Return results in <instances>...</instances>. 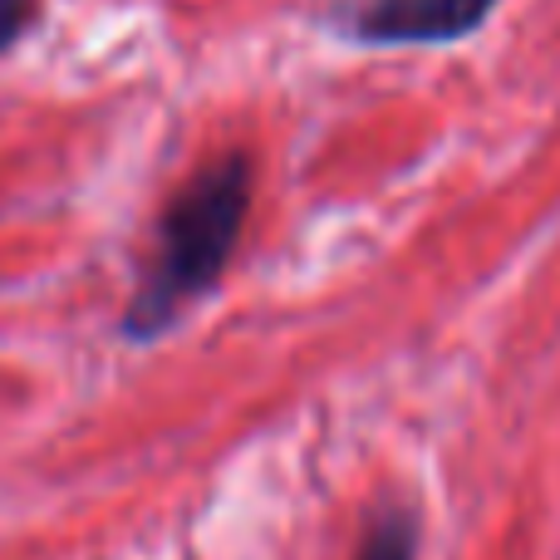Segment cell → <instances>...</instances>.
<instances>
[{"instance_id": "obj_1", "label": "cell", "mask_w": 560, "mask_h": 560, "mask_svg": "<svg viewBox=\"0 0 560 560\" xmlns=\"http://www.w3.org/2000/svg\"><path fill=\"white\" fill-rule=\"evenodd\" d=\"M246 207H252V163L242 153H226L187 177L158 222L153 266L124 315L128 335H163L197 295L217 285V276L232 261L236 236H242Z\"/></svg>"}, {"instance_id": "obj_3", "label": "cell", "mask_w": 560, "mask_h": 560, "mask_svg": "<svg viewBox=\"0 0 560 560\" xmlns=\"http://www.w3.org/2000/svg\"><path fill=\"white\" fill-rule=\"evenodd\" d=\"M418 551V532H413V522L408 516H384V522L369 532V541L359 546V556L354 560H413Z\"/></svg>"}, {"instance_id": "obj_4", "label": "cell", "mask_w": 560, "mask_h": 560, "mask_svg": "<svg viewBox=\"0 0 560 560\" xmlns=\"http://www.w3.org/2000/svg\"><path fill=\"white\" fill-rule=\"evenodd\" d=\"M35 15H39V0H0V55L25 39V30L35 25Z\"/></svg>"}, {"instance_id": "obj_2", "label": "cell", "mask_w": 560, "mask_h": 560, "mask_svg": "<svg viewBox=\"0 0 560 560\" xmlns=\"http://www.w3.org/2000/svg\"><path fill=\"white\" fill-rule=\"evenodd\" d=\"M497 10V0H354L339 15L349 39L364 45H447Z\"/></svg>"}]
</instances>
